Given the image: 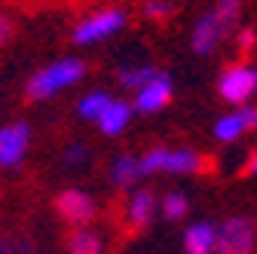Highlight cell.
Instances as JSON below:
<instances>
[{
	"label": "cell",
	"mask_w": 257,
	"mask_h": 254,
	"mask_svg": "<svg viewBox=\"0 0 257 254\" xmlns=\"http://www.w3.org/2000/svg\"><path fill=\"white\" fill-rule=\"evenodd\" d=\"M239 10H242V0H217V7L208 16H202L199 25L193 28V52L208 55L223 37H227V31L233 28Z\"/></svg>",
	"instance_id": "1"
},
{
	"label": "cell",
	"mask_w": 257,
	"mask_h": 254,
	"mask_svg": "<svg viewBox=\"0 0 257 254\" xmlns=\"http://www.w3.org/2000/svg\"><path fill=\"white\" fill-rule=\"evenodd\" d=\"M83 74H86V65L80 58H61V61L37 71L34 77L28 80V98L31 101H46V98H52L55 92L74 86Z\"/></svg>",
	"instance_id": "2"
},
{
	"label": "cell",
	"mask_w": 257,
	"mask_h": 254,
	"mask_svg": "<svg viewBox=\"0 0 257 254\" xmlns=\"http://www.w3.org/2000/svg\"><path fill=\"white\" fill-rule=\"evenodd\" d=\"M205 160L193 150H169V147H156L150 153H144L141 160V172L153 175V172H202Z\"/></svg>",
	"instance_id": "3"
},
{
	"label": "cell",
	"mask_w": 257,
	"mask_h": 254,
	"mask_svg": "<svg viewBox=\"0 0 257 254\" xmlns=\"http://www.w3.org/2000/svg\"><path fill=\"white\" fill-rule=\"evenodd\" d=\"M257 224L248 217H227L217 227V254H254Z\"/></svg>",
	"instance_id": "4"
},
{
	"label": "cell",
	"mask_w": 257,
	"mask_h": 254,
	"mask_svg": "<svg viewBox=\"0 0 257 254\" xmlns=\"http://www.w3.org/2000/svg\"><path fill=\"white\" fill-rule=\"evenodd\" d=\"M122 25H125V13L122 10H101V13L83 19L74 28V43L86 46V43H95V40H104V37L113 34V31H119Z\"/></svg>",
	"instance_id": "5"
},
{
	"label": "cell",
	"mask_w": 257,
	"mask_h": 254,
	"mask_svg": "<svg viewBox=\"0 0 257 254\" xmlns=\"http://www.w3.org/2000/svg\"><path fill=\"white\" fill-rule=\"evenodd\" d=\"M55 211L61 214V220L68 227H86L92 224L95 217V199L89 193H83V190H61V193L55 196Z\"/></svg>",
	"instance_id": "6"
},
{
	"label": "cell",
	"mask_w": 257,
	"mask_h": 254,
	"mask_svg": "<svg viewBox=\"0 0 257 254\" xmlns=\"http://www.w3.org/2000/svg\"><path fill=\"white\" fill-rule=\"evenodd\" d=\"M220 98L223 101H230V104H245L254 89H257V71L254 68H245V65H233L220 74Z\"/></svg>",
	"instance_id": "7"
},
{
	"label": "cell",
	"mask_w": 257,
	"mask_h": 254,
	"mask_svg": "<svg viewBox=\"0 0 257 254\" xmlns=\"http://www.w3.org/2000/svg\"><path fill=\"white\" fill-rule=\"evenodd\" d=\"M31 141V129L25 122H13L0 129V166L4 169H16L25 160V150Z\"/></svg>",
	"instance_id": "8"
},
{
	"label": "cell",
	"mask_w": 257,
	"mask_h": 254,
	"mask_svg": "<svg viewBox=\"0 0 257 254\" xmlns=\"http://www.w3.org/2000/svg\"><path fill=\"white\" fill-rule=\"evenodd\" d=\"M153 211H156V196L150 190H138V193L128 199L125 205V230L128 233H141L150 227L153 220Z\"/></svg>",
	"instance_id": "9"
},
{
	"label": "cell",
	"mask_w": 257,
	"mask_h": 254,
	"mask_svg": "<svg viewBox=\"0 0 257 254\" xmlns=\"http://www.w3.org/2000/svg\"><path fill=\"white\" fill-rule=\"evenodd\" d=\"M172 101V80L166 77V74H159L153 83H147L144 89H138V95H135V110H141V113H153V110H159V107H166Z\"/></svg>",
	"instance_id": "10"
},
{
	"label": "cell",
	"mask_w": 257,
	"mask_h": 254,
	"mask_svg": "<svg viewBox=\"0 0 257 254\" xmlns=\"http://www.w3.org/2000/svg\"><path fill=\"white\" fill-rule=\"evenodd\" d=\"M254 125H257V107H242V110H236V113L220 116V119L214 122V135H217L220 141H236L239 135L251 132Z\"/></svg>",
	"instance_id": "11"
},
{
	"label": "cell",
	"mask_w": 257,
	"mask_h": 254,
	"mask_svg": "<svg viewBox=\"0 0 257 254\" xmlns=\"http://www.w3.org/2000/svg\"><path fill=\"white\" fill-rule=\"evenodd\" d=\"M217 245V233L211 224H193L187 233H184V248L187 254H211Z\"/></svg>",
	"instance_id": "12"
},
{
	"label": "cell",
	"mask_w": 257,
	"mask_h": 254,
	"mask_svg": "<svg viewBox=\"0 0 257 254\" xmlns=\"http://www.w3.org/2000/svg\"><path fill=\"white\" fill-rule=\"evenodd\" d=\"M128 116H132V104L128 101H110V107L101 113L98 125H101L104 135H119L128 125Z\"/></svg>",
	"instance_id": "13"
},
{
	"label": "cell",
	"mask_w": 257,
	"mask_h": 254,
	"mask_svg": "<svg viewBox=\"0 0 257 254\" xmlns=\"http://www.w3.org/2000/svg\"><path fill=\"white\" fill-rule=\"evenodd\" d=\"M141 160H135V156H119L110 169V181L116 187H132L135 181H141Z\"/></svg>",
	"instance_id": "14"
},
{
	"label": "cell",
	"mask_w": 257,
	"mask_h": 254,
	"mask_svg": "<svg viewBox=\"0 0 257 254\" xmlns=\"http://www.w3.org/2000/svg\"><path fill=\"white\" fill-rule=\"evenodd\" d=\"M68 254H104L101 236L92 230H74L68 236Z\"/></svg>",
	"instance_id": "15"
},
{
	"label": "cell",
	"mask_w": 257,
	"mask_h": 254,
	"mask_svg": "<svg viewBox=\"0 0 257 254\" xmlns=\"http://www.w3.org/2000/svg\"><path fill=\"white\" fill-rule=\"evenodd\" d=\"M156 77H159V71L150 68V65H135V68H119V71H116V80H119L122 86H128V89H144V86L153 83Z\"/></svg>",
	"instance_id": "16"
},
{
	"label": "cell",
	"mask_w": 257,
	"mask_h": 254,
	"mask_svg": "<svg viewBox=\"0 0 257 254\" xmlns=\"http://www.w3.org/2000/svg\"><path fill=\"white\" fill-rule=\"evenodd\" d=\"M0 254H37V242L28 233H4L0 236Z\"/></svg>",
	"instance_id": "17"
},
{
	"label": "cell",
	"mask_w": 257,
	"mask_h": 254,
	"mask_svg": "<svg viewBox=\"0 0 257 254\" xmlns=\"http://www.w3.org/2000/svg\"><path fill=\"white\" fill-rule=\"evenodd\" d=\"M110 101H113V98H110L107 92H92V95H86V98L80 101L77 110H80L83 119H101V113L110 107Z\"/></svg>",
	"instance_id": "18"
},
{
	"label": "cell",
	"mask_w": 257,
	"mask_h": 254,
	"mask_svg": "<svg viewBox=\"0 0 257 254\" xmlns=\"http://www.w3.org/2000/svg\"><path fill=\"white\" fill-rule=\"evenodd\" d=\"M187 208H190V202H187L184 193H169V196L163 199V217H166V220H181V217L187 214Z\"/></svg>",
	"instance_id": "19"
},
{
	"label": "cell",
	"mask_w": 257,
	"mask_h": 254,
	"mask_svg": "<svg viewBox=\"0 0 257 254\" xmlns=\"http://www.w3.org/2000/svg\"><path fill=\"white\" fill-rule=\"evenodd\" d=\"M172 13H175L172 0H147V4H144V16L153 19V22H166Z\"/></svg>",
	"instance_id": "20"
},
{
	"label": "cell",
	"mask_w": 257,
	"mask_h": 254,
	"mask_svg": "<svg viewBox=\"0 0 257 254\" xmlns=\"http://www.w3.org/2000/svg\"><path fill=\"white\" fill-rule=\"evenodd\" d=\"M13 22H10V16L7 13H0V46H7L10 40H13Z\"/></svg>",
	"instance_id": "21"
},
{
	"label": "cell",
	"mask_w": 257,
	"mask_h": 254,
	"mask_svg": "<svg viewBox=\"0 0 257 254\" xmlns=\"http://www.w3.org/2000/svg\"><path fill=\"white\" fill-rule=\"evenodd\" d=\"M83 153H86V147H83V144H74V147L64 150V160L77 166V163H83Z\"/></svg>",
	"instance_id": "22"
},
{
	"label": "cell",
	"mask_w": 257,
	"mask_h": 254,
	"mask_svg": "<svg viewBox=\"0 0 257 254\" xmlns=\"http://www.w3.org/2000/svg\"><path fill=\"white\" fill-rule=\"evenodd\" d=\"M239 49H242V52H251V49H254V31H242V37H239Z\"/></svg>",
	"instance_id": "23"
},
{
	"label": "cell",
	"mask_w": 257,
	"mask_h": 254,
	"mask_svg": "<svg viewBox=\"0 0 257 254\" xmlns=\"http://www.w3.org/2000/svg\"><path fill=\"white\" fill-rule=\"evenodd\" d=\"M16 4H25V7H46V4H68V0H16Z\"/></svg>",
	"instance_id": "24"
},
{
	"label": "cell",
	"mask_w": 257,
	"mask_h": 254,
	"mask_svg": "<svg viewBox=\"0 0 257 254\" xmlns=\"http://www.w3.org/2000/svg\"><path fill=\"white\" fill-rule=\"evenodd\" d=\"M242 175H257V150L251 153V160L242 166Z\"/></svg>",
	"instance_id": "25"
}]
</instances>
